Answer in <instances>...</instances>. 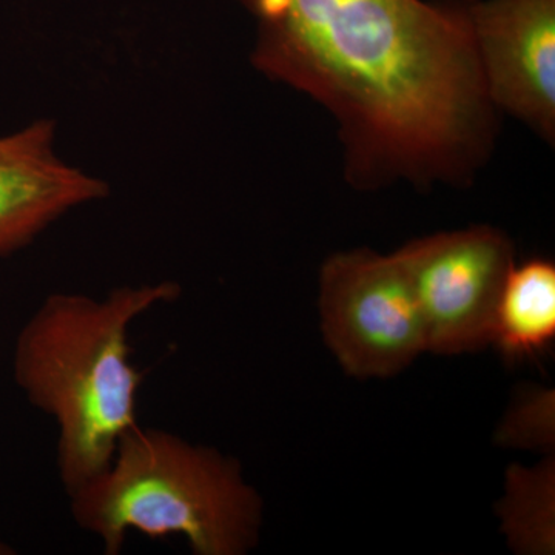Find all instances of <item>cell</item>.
Returning <instances> with one entry per match:
<instances>
[{
    "mask_svg": "<svg viewBox=\"0 0 555 555\" xmlns=\"http://www.w3.org/2000/svg\"><path fill=\"white\" fill-rule=\"evenodd\" d=\"M255 68L337 116L352 173L452 177L485 144L489 101L467 3L235 0Z\"/></svg>",
    "mask_w": 555,
    "mask_h": 555,
    "instance_id": "cell-1",
    "label": "cell"
},
{
    "mask_svg": "<svg viewBox=\"0 0 555 555\" xmlns=\"http://www.w3.org/2000/svg\"><path fill=\"white\" fill-rule=\"evenodd\" d=\"M181 292L171 280L127 284L101 298L54 292L21 327L13 379L57 427V473L68 495L107 469L119 438L138 425L144 375L133 363L131 326Z\"/></svg>",
    "mask_w": 555,
    "mask_h": 555,
    "instance_id": "cell-2",
    "label": "cell"
},
{
    "mask_svg": "<svg viewBox=\"0 0 555 555\" xmlns=\"http://www.w3.org/2000/svg\"><path fill=\"white\" fill-rule=\"evenodd\" d=\"M68 496L76 526L105 555L120 554L131 531L182 537L195 555H243L262 525L261 496L235 459L139 423L119 438L107 469Z\"/></svg>",
    "mask_w": 555,
    "mask_h": 555,
    "instance_id": "cell-3",
    "label": "cell"
},
{
    "mask_svg": "<svg viewBox=\"0 0 555 555\" xmlns=\"http://www.w3.org/2000/svg\"><path fill=\"white\" fill-rule=\"evenodd\" d=\"M320 310L327 346L353 377H390L426 352L425 324L400 250L328 258Z\"/></svg>",
    "mask_w": 555,
    "mask_h": 555,
    "instance_id": "cell-4",
    "label": "cell"
},
{
    "mask_svg": "<svg viewBox=\"0 0 555 555\" xmlns=\"http://www.w3.org/2000/svg\"><path fill=\"white\" fill-rule=\"evenodd\" d=\"M425 324L426 352L459 356L492 339L496 302L514 266L499 230L470 228L400 248Z\"/></svg>",
    "mask_w": 555,
    "mask_h": 555,
    "instance_id": "cell-5",
    "label": "cell"
},
{
    "mask_svg": "<svg viewBox=\"0 0 555 555\" xmlns=\"http://www.w3.org/2000/svg\"><path fill=\"white\" fill-rule=\"evenodd\" d=\"M467 11L489 101L553 141L555 0H485Z\"/></svg>",
    "mask_w": 555,
    "mask_h": 555,
    "instance_id": "cell-6",
    "label": "cell"
},
{
    "mask_svg": "<svg viewBox=\"0 0 555 555\" xmlns=\"http://www.w3.org/2000/svg\"><path fill=\"white\" fill-rule=\"evenodd\" d=\"M57 127L33 120L0 137V258L16 254L76 208L107 198L104 179L62 159Z\"/></svg>",
    "mask_w": 555,
    "mask_h": 555,
    "instance_id": "cell-7",
    "label": "cell"
},
{
    "mask_svg": "<svg viewBox=\"0 0 555 555\" xmlns=\"http://www.w3.org/2000/svg\"><path fill=\"white\" fill-rule=\"evenodd\" d=\"M555 337V268L546 259L514 264L496 302L492 339L507 360L547 349Z\"/></svg>",
    "mask_w": 555,
    "mask_h": 555,
    "instance_id": "cell-8",
    "label": "cell"
},
{
    "mask_svg": "<svg viewBox=\"0 0 555 555\" xmlns=\"http://www.w3.org/2000/svg\"><path fill=\"white\" fill-rule=\"evenodd\" d=\"M507 480L503 516L514 547L531 554L553 553V462L535 470L514 467Z\"/></svg>",
    "mask_w": 555,
    "mask_h": 555,
    "instance_id": "cell-9",
    "label": "cell"
},
{
    "mask_svg": "<svg viewBox=\"0 0 555 555\" xmlns=\"http://www.w3.org/2000/svg\"><path fill=\"white\" fill-rule=\"evenodd\" d=\"M507 447L550 448L554 443V392L528 393L507 415L499 433Z\"/></svg>",
    "mask_w": 555,
    "mask_h": 555,
    "instance_id": "cell-10",
    "label": "cell"
},
{
    "mask_svg": "<svg viewBox=\"0 0 555 555\" xmlns=\"http://www.w3.org/2000/svg\"><path fill=\"white\" fill-rule=\"evenodd\" d=\"M14 554L13 547L9 545V543L3 542L2 539H0V555H11Z\"/></svg>",
    "mask_w": 555,
    "mask_h": 555,
    "instance_id": "cell-11",
    "label": "cell"
}]
</instances>
